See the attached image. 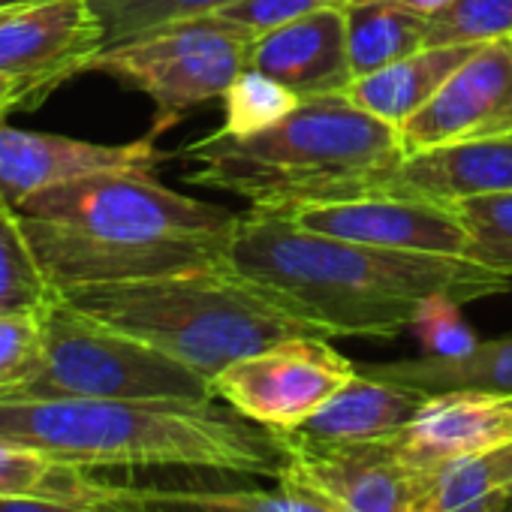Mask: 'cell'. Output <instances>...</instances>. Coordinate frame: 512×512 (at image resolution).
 Masks as SVG:
<instances>
[{
  "instance_id": "11",
  "label": "cell",
  "mask_w": 512,
  "mask_h": 512,
  "mask_svg": "<svg viewBox=\"0 0 512 512\" xmlns=\"http://www.w3.org/2000/svg\"><path fill=\"white\" fill-rule=\"evenodd\" d=\"M398 133L404 154L512 133V40L479 46Z\"/></svg>"
},
{
  "instance_id": "27",
  "label": "cell",
  "mask_w": 512,
  "mask_h": 512,
  "mask_svg": "<svg viewBox=\"0 0 512 512\" xmlns=\"http://www.w3.org/2000/svg\"><path fill=\"white\" fill-rule=\"evenodd\" d=\"M512 40V0H449L428 16L425 46H485Z\"/></svg>"
},
{
  "instance_id": "6",
  "label": "cell",
  "mask_w": 512,
  "mask_h": 512,
  "mask_svg": "<svg viewBox=\"0 0 512 512\" xmlns=\"http://www.w3.org/2000/svg\"><path fill=\"white\" fill-rule=\"evenodd\" d=\"M40 362L10 398L211 401V383L193 368L82 311L61 293L37 314Z\"/></svg>"
},
{
  "instance_id": "20",
  "label": "cell",
  "mask_w": 512,
  "mask_h": 512,
  "mask_svg": "<svg viewBox=\"0 0 512 512\" xmlns=\"http://www.w3.org/2000/svg\"><path fill=\"white\" fill-rule=\"evenodd\" d=\"M365 374L404 383L425 395L482 389V392H512V335L479 341L464 356H419L401 362H380L362 368Z\"/></svg>"
},
{
  "instance_id": "10",
  "label": "cell",
  "mask_w": 512,
  "mask_h": 512,
  "mask_svg": "<svg viewBox=\"0 0 512 512\" xmlns=\"http://www.w3.org/2000/svg\"><path fill=\"white\" fill-rule=\"evenodd\" d=\"M103 52L88 0H34L0 19V76L28 82L40 103Z\"/></svg>"
},
{
  "instance_id": "34",
  "label": "cell",
  "mask_w": 512,
  "mask_h": 512,
  "mask_svg": "<svg viewBox=\"0 0 512 512\" xmlns=\"http://www.w3.org/2000/svg\"><path fill=\"white\" fill-rule=\"evenodd\" d=\"M0 512H100L64 503H43V500H0Z\"/></svg>"
},
{
  "instance_id": "17",
  "label": "cell",
  "mask_w": 512,
  "mask_h": 512,
  "mask_svg": "<svg viewBox=\"0 0 512 512\" xmlns=\"http://www.w3.org/2000/svg\"><path fill=\"white\" fill-rule=\"evenodd\" d=\"M148 491H130L97 476V470L58 461L28 443L0 437V500H43L100 512H124L145 503Z\"/></svg>"
},
{
  "instance_id": "30",
  "label": "cell",
  "mask_w": 512,
  "mask_h": 512,
  "mask_svg": "<svg viewBox=\"0 0 512 512\" xmlns=\"http://www.w3.org/2000/svg\"><path fill=\"white\" fill-rule=\"evenodd\" d=\"M347 0H235L232 7L214 13L223 22L235 25L238 31H244L247 37H260L269 34L281 25H290L296 19H305L317 10L326 7H344Z\"/></svg>"
},
{
  "instance_id": "26",
  "label": "cell",
  "mask_w": 512,
  "mask_h": 512,
  "mask_svg": "<svg viewBox=\"0 0 512 512\" xmlns=\"http://www.w3.org/2000/svg\"><path fill=\"white\" fill-rule=\"evenodd\" d=\"M464 232V260L512 278V193L464 199L452 205Z\"/></svg>"
},
{
  "instance_id": "16",
  "label": "cell",
  "mask_w": 512,
  "mask_h": 512,
  "mask_svg": "<svg viewBox=\"0 0 512 512\" xmlns=\"http://www.w3.org/2000/svg\"><path fill=\"white\" fill-rule=\"evenodd\" d=\"M380 193L449 208L464 199L512 193V133L410 151L389 172Z\"/></svg>"
},
{
  "instance_id": "15",
  "label": "cell",
  "mask_w": 512,
  "mask_h": 512,
  "mask_svg": "<svg viewBox=\"0 0 512 512\" xmlns=\"http://www.w3.org/2000/svg\"><path fill=\"white\" fill-rule=\"evenodd\" d=\"M247 67L284 82L299 100L338 97L356 82L347 52V13L326 7L250 43Z\"/></svg>"
},
{
  "instance_id": "25",
  "label": "cell",
  "mask_w": 512,
  "mask_h": 512,
  "mask_svg": "<svg viewBox=\"0 0 512 512\" xmlns=\"http://www.w3.org/2000/svg\"><path fill=\"white\" fill-rule=\"evenodd\" d=\"M302 100L278 79L244 67L238 79L223 94V133L229 136H253L275 127L287 115L296 112Z\"/></svg>"
},
{
  "instance_id": "32",
  "label": "cell",
  "mask_w": 512,
  "mask_h": 512,
  "mask_svg": "<svg viewBox=\"0 0 512 512\" xmlns=\"http://www.w3.org/2000/svg\"><path fill=\"white\" fill-rule=\"evenodd\" d=\"M145 503H163V506H175L178 512H253L247 506H238L226 497V491H169V494H157L148 491Z\"/></svg>"
},
{
  "instance_id": "21",
  "label": "cell",
  "mask_w": 512,
  "mask_h": 512,
  "mask_svg": "<svg viewBox=\"0 0 512 512\" xmlns=\"http://www.w3.org/2000/svg\"><path fill=\"white\" fill-rule=\"evenodd\" d=\"M488 497H512V440L413 473L407 512H452Z\"/></svg>"
},
{
  "instance_id": "19",
  "label": "cell",
  "mask_w": 512,
  "mask_h": 512,
  "mask_svg": "<svg viewBox=\"0 0 512 512\" xmlns=\"http://www.w3.org/2000/svg\"><path fill=\"white\" fill-rule=\"evenodd\" d=\"M476 49L479 46H422L419 52L356 79L347 97L368 115L401 130Z\"/></svg>"
},
{
  "instance_id": "24",
  "label": "cell",
  "mask_w": 512,
  "mask_h": 512,
  "mask_svg": "<svg viewBox=\"0 0 512 512\" xmlns=\"http://www.w3.org/2000/svg\"><path fill=\"white\" fill-rule=\"evenodd\" d=\"M88 4L103 28V49H109L178 22L214 16L235 0H88Z\"/></svg>"
},
{
  "instance_id": "29",
  "label": "cell",
  "mask_w": 512,
  "mask_h": 512,
  "mask_svg": "<svg viewBox=\"0 0 512 512\" xmlns=\"http://www.w3.org/2000/svg\"><path fill=\"white\" fill-rule=\"evenodd\" d=\"M410 329L425 347V356H464L479 344V338L461 320V305L443 296L428 299Z\"/></svg>"
},
{
  "instance_id": "8",
  "label": "cell",
  "mask_w": 512,
  "mask_h": 512,
  "mask_svg": "<svg viewBox=\"0 0 512 512\" xmlns=\"http://www.w3.org/2000/svg\"><path fill=\"white\" fill-rule=\"evenodd\" d=\"M356 371L329 338L296 335L235 359L211 380V389L244 419L290 434L335 398Z\"/></svg>"
},
{
  "instance_id": "2",
  "label": "cell",
  "mask_w": 512,
  "mask_h": 512,
  "mask_svg": "<svg viewBox=\"0 0 512 512\" xmlns=\"http://www.w3.org/2000/svg\"><path fill=\"white\" fill-rule=\"evenodd\" d=\"M55 290L229 266L235 211L184 196L154 172H94L19 205Z\"/></svg>"
},
{
  "instance_id": "37",
  "label": "cell",
  "mask_w": 512,
  "mask_h": 512,
  "mask_svg": "<svg viewBox=\"0 0 512 512\" xmlns=\"http://www.w3.org/2000/svg\"><path fill=\"white\" fill-rule=\"evenodd\" d=\"M16 10H19V7H16ZM7 13H10V10H7ZM7 13H0V19H4V16H7Z\"/></svg>"
},
{
  "instance_id": "28",
  "label": "cell",
  "mask_w": 512,
  "mask_h": 512,
  "mask_svg": "<svg viewBox=\"0 0 512 512\" xmlns=\"http://www.w3.org/2000/svg\"><path fill=\"white\" fill-rule=\"evenodd\" d=\"M40 362L37 314L0 317V398H10Z\"/></svg>"
},
{
  "instance_id": "18",
  "label": "cell",
  "mask_w": 512,
  "mask_h": 512,
  "mask_svg": "<svg viewBox=\"0 0 512 512\" xmlns=\"http://www.w3.org/2000/svg\"><path fill=\"white\" fill-rule=\"evenodd\" d=\"M428 401L425 392L365 371L329 398L293 434L314 443H371L398 434Z\"/></svg>"
},
{
  "instance_id": "5",
  "label": "cell",
  "mask_w": 512,
  "mask_h": 512,
  "mask_svg": "<svg viewBox=\"0 0 512 512\" xmlns=\"http://www.w3.org/2000/svg\"><path fill=\"white\" fill-rule=\"evenodd\" d=\"M76 311L130 335L208 383L235 359L296 335H323L278 293L232 266L58 290ZM326 338V335H323Z\"/></svg>"
},
{
  "instance_id": "13",
  "label": "cell",
  "mask_w": 512,
  "mask_h": 512,
  "mask_svg": "<svg viewBox=\"0 0 512 512\" xmlns=\"http://www.w3.org/2000/svg\"><path fill=\"white\" fill-rule=\"evenodd\" d=\"M166 154L145 133L136 142L106 145L58 133H34L0 124V193L16 208L55 184L94 172H154Z\"/></svg>"
},
{
  "instance_id": "1",
  "label": "cell",
  "mask_w": 512,
  "mask_h": 512,
  "mask_svg": "<svg viewBox=\"0 0 512 512\" xmlns=\"http://www.w3.org/2000/svg\"><path fill=\"white\" fill-rule=\"evenodd\" d=\"M229 266L278 293L326 338H395L428 299L470 305L512 290V278L464 256L359 244L260 208L238 217Z\"/></svg>"
},
{
  "instance_id": "14",
  "label": "cell",
  "mask_w": 512,
  "mask_h": 512,
  "mask_svg": "<svg viewBox=\"0 0 512 512\" xmlns=\"http://www.w3.org/2000/svg\"><path fill=\"white\" fill-rule=\"evenodd\" d=\"M512 440V392L458 389L428 395L419 413L392 437V455L413 473Z\"/></svg>"
},
{
  "instance_id": "4",
  "label": "cell",
  "mask_w": 512,
  "mask_h": 512,
  "mask_svg": "<svg viewBox=\"0 0 512 512\" xmlns=\"http://www.w3.org/2000/svg\"><path fill=\"white\" fill-rule=\"evenodd\" d=\"M404 157L401 133L347 94L302 100L293 115L253 136L214 130L184 145L187 181L287 214L314 202L380 193Z\"/></svg>"
},
{
  "instance_id": "31",
  "label": "cell",
  "mask_w": 512,
  "mask_h": 512,
  "mask_svg": "<svg viewBox=\"0 0 512 512\" xmlns=\"http://www.w3.org/2000/svg\"><path fill=\"white\" fill-rule=\"evenodd\" d=\"M226 497L253 512H335L317 494L287 482H278L275 491H226Z\"/></svg>"
},
{
  "instance_id": "12",
  "label": "cell",
  "mask_w": 512,
  "mask_h": 512,
  "mask_svg": "<svg viewBox=\"0 0 512 512\" xmlns=\"http://www.w3.org/2000/svg\"><path fill=\"white\" fill-rule=\"evenodd\" d=\"M284 217L299 226L359 244L407 250V253H440V256H464L467 232L449 205L368 193L356 199L314 202L287 211Z\"/></svg>"
},
{
  "instance_id": "38",
  "label": "cell",
  "mask_w": 512,
  "mask_h": 512,
  "mask_svg": "<svg viewBox=\"0 0 512 512\" xmlns=\"http://www.w3.org/2000/svg\"><path fill=\"white\" fill-rule=\"evenodd\" d=\"M509 509H512V500H509Z\"/></svg>"
},
{
  "instance_id": "33",
  "label": "cell",
  "mask_w": 512,
  "mask_h": 512,
  "mask_svg": "<svg viewBox=\"0 0 512 512\" xmlns=\"http://www.w3.org/2000/svg\"><path fill=\"white\" fill-rule=\"evenodd\" d=\"M34 103H40V97H37V91L28 82L0 76V124H4L16 109L34 106Z\"/></svg>"
},
{
  "instance_id": "7",
  "label": "cell",
  "mask_w": 512,
  "mask_h": 512,
  "mask_svg": "<svg viewBox=\"0 0 512 512\" xmlns=\"http://www.w3.org/2000/svg\"><path fill=\"white\" fill-rule=\"evenodd\" d=\"M250 43L253 37L220 16H202L109 46L91 58L85 73H100L142 91L154 103L148 133L160 139L190 112L223 100L247 67Z\"/></svg>"
},
{
  "instance_id": "35",
  "label": "cell",
  "mask_w": 512,
  "mask_h": 512,
  "mask_svg": "<svg viewBox=\"0 0 512 512\" xmlns=\"http://www.w3.org/2000/svg\"><path fill=\"white\" fill-rule=\"evenodd\" d=\"M350 4V0H347ZM356 4H392V7H401V10H410V13H419V16H434L440 13L449 0H356Z\"/></svg>"
},
{
  "instance_id": "23",
  "label": "cell",
  "mask_w": 512,
  "mask_h": 512,
  "mask_svg": "<svg viewBox=\"0 0 512 512\" xmlns=\"http://www.w3.org/2000/svg\"><path fill=\"white\" fill-rule=\"evenodd\" d=\"M55 296L58 290L31 247L22 211L0 193V317L40 314Z\"/></svg>"
},
{
  "instance_id": "3",
  "label": "cell",
  "mask_w": 512,
  "mask_h": 512,
  "mask_svg": "<svg viewBox=\"0 0 512 512\" xmlns=\"http://www.w3.org/2000/svg\"><path fill=\"white\" fill-rule=\"evenodd\" d=\"M0 437L88 470L181 467L278 479L281 434L211 401L0 398Z\"/></svg>"
},
{
  "instance_id": "36",
  "label": "cell",
  "mask_w": 512,
  "mask_h": 512,
  "mask_svg": "<svg viewBox=\"0 0 512 512\" xmlns=\"http://www.w3.org/2000/svg\"><path fill=\"white\" fill-rule=\"evenodd\" d=\"M25 4H34V0H0V13L16 10V7H25Z\"/></svg>"
},
{
  "instance_id": "22",
  "label": "cell",
  "mask_w": 512,
  "mask_h": 512,
  "mask_svg": "<svg viewBox=\"0 0 512 512\" xmlns=\"http://www.w3.org/2000/svg\"><path fill=\"white\" fill-rule=\"evenodd\" d=\"M353 76H371L425 46L428 19L392 4H344Z\"/></svg>"
},
{
  "instance_id": "9",
  "label": "cell",
  "mask_w": 512,
  "mask_h": 512,
  "mask_svg": "<svg viewBox=\"0 0 512 512\" xmlns=\"http://www.w3.org/2000/svg\"><path fill=\"white\" fill-rule=\"evenodd\" d=\"M287 464L278 482L305 488L335 512H407L413 470H407L386 440L314 443L281 434Z\"/></svg>"
}]
</instances>
